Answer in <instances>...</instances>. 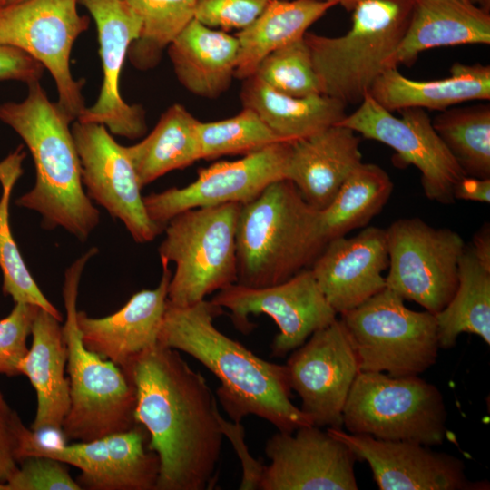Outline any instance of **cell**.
Returning <instances> with one entry per match:
<instances>
[{
    "label": "cell",
    "instance_id": "4dcf8cb0",
    "mask_svg": "<svg viewBox=\"0 0 490 490\" xmlns=\"http://www.w3.org/2000/svg\"><path fill=\"white\" fill-rule=\"evenodd\" d=\"M440 348H453L462 333L490 344V270L466 246L459 260L458 286L448 304L435 314Z\"/></svg>",
    "mask_w": 490,
    "mask_h": 490
},
{
    "label": "cell",
    "instance_id": "b9f144b4",
    "mask_svg": "<svg viewBox=\"0 0 490 490\" xmlns=\"http://www.w3.org/2000/svg\"><path fill=\"white\" fill-rule=\"evenodd\" d=\"M217 420L223 436L231 442L241 464L242 477L239 489H259L266 465L250 455L245 441V429L241 422L228 421L220 415V411L217 412Z\"/></svg>",
    "mask_w": 490,
    "mask_h": 490
},
{
    "label": "cell",
    "instance_id": "681fc988",
    "mask_svg": "<svg viewBox=\"0 0 490 490\" xmlns=\"http://www.w3.org/2000/svg\"><path fill=\"white\" fill-rule=\"evenodd\" d=\"M0 490H8V487L6 485L0 483Z\"/></svg>",
    "mask_w": 490,
    "mask_h": 490
},
{
    "label": "cell",
    "instance_id": "e0dca14e",
    "mask_svg": "<svg viewBox=\"0 0 490 490\" xmlns=\"http://www.w3.org/2000/svg\"><path fill=\"white\" fill-rule=\"evenodd\" d=\"M299 407L318 427H341L343 409L360 372L359 361L343 320L315 331L292 351L285 364Z\"/></svg>",
    "mask_w": 490,
    "mask_h": 490
},
{
    "label": "cell",
    "instance_id": "f35d334b",
    "mask_svg": "<svg viewBox=\"0 0 490 490\" xmlns=\"http://www.w3.org/2000/svg\"><path fill=\"white\" fill-rule=\"evenodd\" d=\"M8 490H81L64 463L42 456L24 458L5 484Z\"/></svg>",
    "mask_w": 490,
    "mask_h": 490
},
{
    "label": "cell",
    "instance_id": "60d3db41",
    "mask_svg": "<svg viewBox=\"0 0 490 490\" xmlns=\"http://www.w3.org/2000/svg\"><path fill=\"white\" fill-rule=\"evenodd\" d=\"M27 427L0 391V483L6 484L17 470L20 448Z\"/></svg>",
    "mask_w": 490,
    "mask_h": 490
},
{
    "label": "cell",
    "instance_id": "4fadbf2b",
    "mask_svg": "<svg viewBox=\"0 0 490 490\" xmlns=\"http://www.w3.org/2000/svg\"><path fill=\"white\" fill-rule=\"evenodd\" d=\"M211 301L230 310L235 328L243 334L253 328L250 315L270 317L279 329L270 346L271 356L276 358L286 357L337 319V312L309 268L275 285L253 288L233 283L219 290Z\"/></svg>",
    "mask_w": 490,
    "mask_h": 490
},
{
    "label": "cell",
    "instance_id": "7c38bea8",
    "mask_svg": "<svg viewBox=\"0 0 490 490\" xmlns=\"http://www.w3.org/2000/svg\"><path fill=\"white\" fill-rule=\"evenodd\" d=\"M399 112L400 117L393 115L367 94L358 109L337 124L391 147L400 165H413L420 172L421 185L429 200L453 203L454 189L466 175L422 108Z\"/></svg>",
    "mask_w": 490,
    "mask_h": 490
},
{
    "label": "cell",
    "instance_id": "c3c4849f",
    "mask_svg": "<svg viewBox=\"0 0 490 490\" xmlns=\"http://www.w3.org/2000/svg\"><path fill=\"white\" fill-rule=\"evenodd\" d=\"M22 0H0V5H9L13 3H16Z\"/></svg>",
    "mask_w": 490,
    "mask_h": 490
},
{
    "label": "cell",
    "instance_id": "5bb4252c",
    "mask_svg": "<svg viewBox=\"0 0 490 490\" xmlns=\"http://www.w3.org/2000/svg\"><path fill=\"white\" fill-rule=\"evenodd\" d=\"M150 436L141 424L90 441L44 446L31 428L25 431L20 462L31 456L59 460L80 469L76 482L89 490H155L160 460L150 448Z\"/></svg>",
    "mask_w": 490,
    "mask_h": 490
},
{
    "label": "cell",
    "instance_id": "8fae6325",
    "mask_svg": "<svg viewBox=\"0 0 490 490\" xmlns=\"http://www.w3.org/2000/svg\"><path fill=\"white\" fill-rule=\"evenodd\" d=\"M386 233L389 258L386 288L438 313L458 286L459 260L466 246L462 237L416 217L394 221Z\"/></svg>",
    "mask_w": 490,
    "mask_h": 490
},
{
    "label": "cell",
    "instance_id": "5b68a950",
    "mask_svg": "<svg viewBox=\"0 0 490 490\" xmlns=\"http://www.w3.org/2000/svg\"><path fill=\"white\" fill-rule=\"evenodd\" d=\"M415 0H360L347 34L329 37L306 32L320 93L345 105L360 103L394 57Z\"/></svg>",
    "mask_w": 490,
    "mask_h": 490
},
{
    "label": "cell",
    "instance_id": "e575fe53",
    "mask_svg": "<svg viewBox=\"0 0 490 490\" xmlns=\"http://www.w3.org/2000/svg\"><path fill=\"white\" fill-rule=\"evenodd\" d=\"M141 22L128 56L140 70L153 67L162 51L194 19L199 0H123Z\"/></svg>",
    "mask_w": 490,
    "mask_h": 490
},
{
    "label": "cell",
    "instance_id": "d6a6232c",
    "mask_svg": "<svg viewBox=\"0 0 490 490\" xmlns=\"http://www.w3.org/2000/svg\"><path fill=\"white\" fill-rule=\"evenodd\" d=\"M22 146L0 162V270L3 276L2 290L15 303L24 302L38 306L62 321L60 311L44 296L31 275L12 235L9 223V203L15 183L23 172Z\"/></svg>",
    "mask_w": 490,
    "mask_h": 490
},
{
    "label": "cell",
    "instance_id": "83f0119b",
    "mask_svg": "<svg viewBox=\"0 0 490 490\" xmlns=\"http://www.w3.org/2000/svg\"><path fill=\"white\" fill-rule=\"evenodd\" d=\"M243 107L253 110L282 141L294 142L339 122L346 105L324 94L290 96L252 75L241 90Z\"/></svg>",
    "mask_w": 490,
    "mask_h": 490
},
{
    "label": "cell",
    "instance_id": "484cf974",
    "mask_svg": "<svg viewBox=\"0 0 490 490\" xmlns=\"http://www.w3.org/2000/svg\"><path fill=\"white\" fill-rule=\"evenodd\" d=\"M167 48L178 80L198 96L218 97L235 77L239 43L225 31L194 18Z\"/></svg>",
    "mask_w": 490,
    "mask_h": 490
},
{
    "label": "cell",
    "instance_id": "9a60e30c",
    "mask_svg": "<svg viewBox=\"0 0 490 490\" xmlns=\"http://www.w3.org/2000/svg\"><path fill=\"white\" fill-rule=\"evenodd\" d=\"M290 150L291 142H279L240 159L201 169L197 179L184 187L143 196L147 213L164 229L172 217L186 210L248 203L270 183L285 178Z\"/></svg>",
    "mask_w": 490,
    "mask_h": 490
},
{
    "label": "cell",
    "instance_id": "bcb514c9",
    "mask_svg": "<svg viewBox=\"0 0 490 490\" xmlns=\"http://www.w3.org/2000/svg\"><path fill=\"white\" fill-rule=\"evenodd\" d=\"M323 1H332L337 4V5H342L347 10L351 11L354 5L360 0H323Z\"/></svg>",
    "mask_w": 490,
    "mask_h": 490
},
{
    "label": "cell",
    "instance_id": "f6af8a7d",
    "mask_svg": "<svg viewBox=\"0 0 490 490\" xmlns=\"http://www.w3.org/2000/svg\"><path fill=\"white\" fill-rule=\"evenodd\" d=\"M470 247L477 260L487 270H490V229L485 224L473 238Z\"/></svg>",
    "mask_w": 490,
    "mask_h": 490
},
{
    "label": "cell",
    "instance_id": "1f68e13d",
    "mask_svg": "<svg viewBox=\"0 0 490 490\" xmlns=\"http://www.w3.org/2000/svg\"><path fill=\"white\" fill-rule=\"evenodd\" d=\"M393 182L385 170L361 162L341 185L331 203L320 211L323 239L328 241L365 227L387 202Z\"/></svg>",
    "mask_w": 490,
    "mask_h": 490
},
{
    "label": "cell",
    "instance_id": "7a4b0ae2",
    "mask_svg": "<svg viewBox=\"0 0 490 490\" xmlns=\"http://www.w3.org/2000/svg\"><path fill=\"white\" fill-rule=\"evenodd\" d=\"M221 313L207 299L187 307L167 301L158 343L190 355L219 378L216 396L230 420L254 415L287 433L313 425L291 401L286 365L260 358L220 331L213 320Z\"/></svg>",
    "mask_w": 490,
    "mask_h": 490
},
{
    "label": "cell",
    "instance_id": "ffe728a7",
    "mask_svg": "<svg viewBox=\"0 0 490 490\" xmlns=\"http://www.w3.org/2000/svg\"><path fill=\"white\" fill-rule=\"evenodd\" d=\"M93 17L98 34L103 84L96 102L76 119L105 126L114 135L131 140L147 130L145 113L126 103L120 92V76L131 44L139 37L141 22L123 0H79Z\"/></svg>",
    "mask_w": 490,
    "mask_h": 490
},
{
    "label": "cell",
    "instance_id": "ab89813d",
    "mask_svg": "<svg viewBox=\"0 0 490 490\" xmlns=\"http://www.w3.org/2000/svg\"><path fill=\"white\" fill-rule=\"evenodd\" d=\"M270 0H199L194 18L222 31L242 30L265 9Z\"/></svg>",
    "mask_w": 490,
    "mask_h": 490
},
{
    "label": "cell",
    "instance_id": "cb8c5ba5",
    "mask_svg": "<svg viewBox=\"0 0 490 490\" xmlns=\"http://www.w3.org/2000/svg\"><path fill=\"white\" fill-rule=\"evenodd\" d=\"M33 340L18 365L34 388L37 407L31 429L62 430L71 406L69 378L64 375L67 349L61 321L39 309L34 320Z\"/></svg>",
    "mask_w": 490,
    "mask_h": 490
},
{
    "label": "cell",
    "instance_id": "8d00e7d4",
    "mask_svg": "<svg viewBox=\"0 0 490 490\" xmlns=\"http://www.w3.org/2000/svg\"><path fill=\"white\" fill-rule=\"evenodd\" d=\"M253 75L290 96L321 94L304 36L267 55Z\"/></svg>",
    "mask_w": 490,
    "mask_h": 490
},
{
    "label": "cell",
    "instance_id": "603a6c76",
    "mask_svg": "<svg viewBox=\"0 0 490 490\" xmlns=\"http://www.w3.org/2000/svg\"><path fill=\"white\" fill-rule=\"evenodd\" d=\"M359 142L354 131L339 124L291 142L285 179L292 181L310 206L321 211L362 162Z\"/></svg>",
    "mask_w": 490,
    "mask_h": 490
},
{
    "label": "cell",
    "instance_id": "f1b7e54d",
    "mask_svg": "<svg viewBox=\"0 0 490 490\" xmlns=\"http://www.w3.org/2000/svg\"><path fill=\"white\" fill-rule=\"evenodd\" d=\"M336 5L323 0H270L262 13L236 35L235 77L252 76L267 55L302 38L313 23Z\"/></svg>",
    "mask_w": 490,
    "mask_h": 490
},
{
    "label": "cell",
    "instance_id": "52a82bcc",
    "mask_svg": "<svg viewBox=\"0 0 490 490\" xmlns=\"http://www.w3.org/2000/svg\"><path fill=\"white\" fill-rule=\"evenodd\" d=\"M240 203L186 210L165 225L158 252L173 262L168 301L196 304L237 281L236 228Z\"/></svg>",
    "mask_w": 490,
    "mask_h": 490
},
{
    "label": "cell",
    "instance_id": "30bf717a",
    "mask_svg": "<svg viewBox=\"0 0 490 490\" xmlns=\"http://www.w3.org/2000/svg\"><path fill=\"white\" fill-rule=\"evenodd\" d=\"M79 0H22L0 5V44L17 48L51 74L58 93V105L74 122L85 109L82 88L75 80L70 56L76 39L90 24L80 15Z\"/></svg>",
    "mask_w": 490,
    "mask_h": 490
},
{
    "label": "cell",
    "instance_id": "d590c367",
    "mask_svg": "<svg viewBox=\"0 0 490 490\" xmlns=\"http://www.w3.org/2000/svg\"><path fill=\"white\" fill-rule=\"evenodd\" d=\"M198 137L201 159L223 155H247L264 149L279 139L251 109L243 107L237 115L215 122L199 121Z\"/></svg>",
    "mask_w": 490,
    "mask_h": 490
},
{
    "label": "cell",
    "instance_id": "7402d4cb",
    "mask_svg": "<svg viewBox=\"0 0 490 490\" xmlns=\"http://www.w3.org/2000/svg\"><path fill=\"white\" fill-rule=\"evenodd\" d=\"M162 273L154 289L134 293L117 311L93 318L76 313L83 345L101 358L124 367L130 360L158 344L168 301L172 272L162 262Z\"/></svg>",
    "mask_w": 490,
    "mask_h": 490
},
{
    "label": "cell",
    "instance_id": "9c48e42d",
    "mask_svg": "<svg viewBox=\"0 0 490 490\" xmlns=\"http://www.w3.org/2000/svg\"><path fill=\"white\" fill-rule=\"evenodd\" d=\"M341 315L360 371L418 376L436 364L439 341L435 314L407 308L385 288Z\"/></svg>",
    "mask_w": 490,
    "mask_h": 490
},
{
    "label": "cell",
    "instance_id": "ee69618b",
    "mask_svg": "<svg viewBox=\"0 0 490 490\" xmlns=\"http://www.w3.org/2000/svg\"><path fill=\"white\" fill-rule=\"evenodd\" d=\"M455 200L490 202V178L465 176L454 189Z\"/></svg>",
    "mask_w": 490,
    "mask_h": 490
},
{
    "label": "cell",
    "instance_id": "836d02e7",
    "mask_svg": "<svg viewBox=\"0 0 490 490\" xmlns=\"http://www.w3.org/2000/svg\"><path fill=\"white\" fill-rule=\"evenodd\" d=\"M432 124L466 176L490 178V106L446 109Z\"/></svg>",
    "mask_w": 490,
    "mask_h": 490
},
{
    "label": "cell",
    "instance_id": "74e56055",
    "mask_svg": "<svg viewBox=\"0 0 490 490\" xmlns=\"http://www.w3.org/2000/svg\"><path fill=\"white\" fill-rule=\"evenodd\" d=\"M39 307L16 302L11 312L0 319V374L20 375L18 365L28 351L27 338Z\"/></svg>",
    "mask_w": 490,
    "mask_h": 490
},
{
    "label": "cell",
    "instance_id": "d4e9b609",
    "mask_svg": "<svg viewBox=\"0 0 490 490\" xmlns=\"http://www.w3.org/2000/svg\"><path fill=\"white\" fill-rule=\"evenodd\" d=\"M489 44V11L472 0H415L394 64H410L431 48Z\"/></svg>",
    "mask_w": 490,
    "mask_h": 490
},
{
    "label": "cell",
    "instance_id": "ba28073f",
    "mask_svg": "<svg viewBox=\"0 0 490 490\" xmlns=\"http://www.w3.org/2000/svg\"><path fill=\"white\" fill-rule=\"evenodd\" d=\"M446 418L444 397L434 384L383 372L360 371L343 409L350 434L428 446L443 444Z\"/></svg>",
    "mask_w": 490,
    "mask_h": 490
},
{
    "label": "cell",
    "instance_id": "ac0fdd59",
    "mask_svg": "<svg viewBox=\"0 0 490 490\" xmlns=\"http://www.w3.org/2000/svg\"><path fill=\"white\" fill-rule=\"evenodd\" d=\"M293 433L278 431L266 442L260 490H357L352 449L311 425Z\"/></svg>",
    "mask_w": 490,
    "mask_h": 490
},
{
    "label": "cell",
    "instance_id": "8992f818",
    "mask_svg": "<svg viewBox=\"0 0 490 490\" xmlns=\"http://www.w3.org/2000/svg\"><path fill=\"white\" fill-rule=\"evenodd\" d=\"M97 252L96 248H92L78 258L66 270L63 287L66 312L63 332L71 406L62 430L66 439L83 442L128 430L137 424L132 383L119 366L83 345L76 322L82 272Z\"/></svg>",
    "mask_w": 490,
    "mask_h": 490
},
{
    "label": "cell",
    "instance_id": "7bdbcfd3",
    "mask_svg": "<svg viewBox=\"0 0 490 490\" xmlns=\"http://www.w3.org/2000/svg\"><path fill=\"white\" fill-rule=\"evenodd\" d=\"M44 67L24 52L0 44V81L14 80L27 85L39 82Z\"/></svg>",
    "mask_w": 490,
    "mask_h": 490
},
{
    "label": "cell",
    "instance_id": "2e32d148",
    "mask_svg": "<svg viewBox=\"0 0 490 490\" xmlns=\"http://www.w3.org/2000/svg\"><path fill=\"white\" fill-rule=\"evenodd\" d=\"M71 129L87 196L121 220L134 241H152L163 229L147 213L126 146L102 124L75 120Z\"/></svg>",
    "mask_w": 490,
    "mask_h": 490
},
{
    "label": "cell",
    "instance_id": "44dd1931",
    "mask_svg": "<svg viewBox=\"0 0 490 490\" xmlns=\"http://www.w3.org/2000/svg\"><path fill=\"white\" fill-rule=\"evenodd\" d=\"M388 264L386 230L368 227L354 237L328 241L309 269L328 304L341 314L386 288Z\"/></svg>",
    "mask_w": 490,
    "mask_h": 490
},
{
    "label": "cell",
    "instance_id": "7dc6e473",
    "mask_svg": "<svg viewBox=\"0 0 490 490\" xmlns=\"http://www.w3.org/2000/svg\"><path fill=\"white\" fill-rule=\"evenodd\" d=\"M472 2L479 4L480 7L489 11L490 0H472Z\"/></svg>",
    "mask_w": 490,
    "mask_h": 490
},
{
    "label": "cell",
    "instance_id": "6da1fadb",
    "mask_svg": "<svg viewBox=\"0 0 490 490\" xmlns=\"http://www.w3.org/2000/svg\"><path fill=\"white\" fill-rule=\"evenodd\" d=\"M122 369L135 392L136 423L148 431L160 460L155 490L211 489L224 436L203 376L159 343Z\"/></svg>",
    "mask_w": 490,
    "mask_h": 490
},
{
    "label": "cell",
    "instance_id": "d6986e66",
    "mask_svg": "<svg viewBox=\"0 0 490 490\" xmlns=\"http://www.w3.org/2000/svg\"><path fill=\"white\" fill-rule=\"evenodd\" d=\"M327 431L366 461L380 490H486L487 481L472 482L458 457L409 441H390L350 434L340 427Z\"/></svg>",
    "mask_w": 490,
    "mask_h": 490
},
{
    "label": "cell",
    "instance_id": "4316f807",
    "mask_svg": "<svg viewBox=\"0 0 490 490\" xmlns=\"http://www.w3.org/2000/svg\"><path fill=\"white\" fill-rule=\"evenodd\" d=\"M385 109L427 108L444 111L473 100L490 98V67L456 63L450 75L433 81H416L403 75L397 67L381 74L368 93Z\"/></svg>",
    "mask_w": 490,
    "mask_h": 490
},
{
    "label": "cell",
    "instance_id": "f546056e",
    "mask_svg": "<svg viewBox=\"0 0 490 490\" xmlns=\"http://www.w3.org/2000/svg\"><path fill=\"white\" fill-rule=\"evenodd\" d=\"M199 120L181 104L170 106L152 131L136 144L126 146L143 188L162 175L201 159Z\"/></svg>",
    "mask_w": 490,
    "mask_h": 490
},
{
    "label": "cell",
    "instance_id": "3957f363",
    "mask_svg": "<svg viewBox=\"0 0 490 490\" xmlns=\"http://www.w3.org/2000/svg\"><path fill=\"white\" fill-rule=\"evenodd\" d=\"M0 121L24 142L35 168L34 187L15 204L38 212L45 229L63 228L81 241L87 240L100 212L83 190L73 121L39 82L28 85L22 102L1 103Z\"/></svg>",
    "mask_w": 490,
    "mask_h": 490
},
{
    "label": "cell",
    "instance_id": "277c9868",
    "mask_svg": "<svg viewBox=\"0 0 490 490\" xmlns=\"http://www.w3.org/2000/svg\"><path fill=\"white\" fill-rule=\"evenodd\" d=\"M320 211L288 179L242 204L236 228V283L266 287L310 268L324 249Z\"/></svg>",
    "mask_w": 490,
    "mask_h": 490
}]
</instances>
